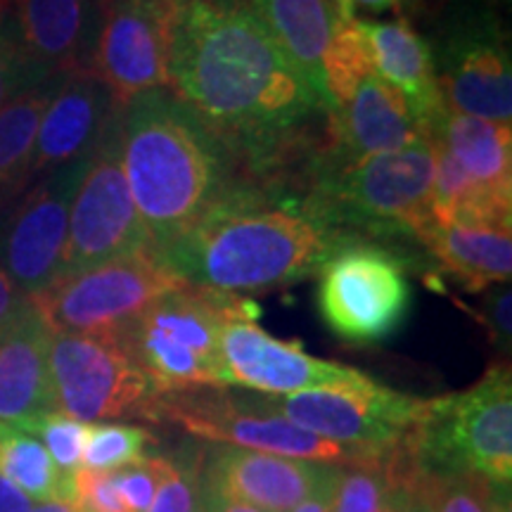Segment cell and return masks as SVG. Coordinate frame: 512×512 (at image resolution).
Returning a JSON list of instances; mask_svg holds the SVG:
<instances>
[{
    "label": "cell",
    "instance_id": "22",
    "mask_svg": "<svg viewBox=\"0 0 512 512\" xmlns=\"http://www.w3.org/2000/svg\"><path fill=\"white\" fill-rule=\"evenodd\" d=\"M53 330L31 309L0 339V420L17 422L57 411L50 380Z\"/></svg>",
    "mask_w": 512,
    "mask_h": 512
},
{
    "label": "cell",
    "instance_id": "34",
    "mask_svg": "<svg viewBox=\"0 0 512 512\" xmlns=\"http://www.w3.org/2000/svg\"><path fill=\"white\" fill-rule=\"evenodd\" d=\"M164 475V453L162 456H147L136 465L114 470V484H117L121 498H124L128 512H145L152 505L157 486Z\"/></svg>",
    "mask_w": 512,
    "mask_h": 512
},
{
    "label": "cell",
    "instance_id": "37",
    "mask_svg": "<svg viewBox=\"0 0 512 512\" xmlns=\"http://www.w3.org/2000/svg\"><path fill=\"white\" fill-rule=\"evenodd\" d=\"M31 309V299L0 268V339L15 328Z\"/></svg>",
    "mask_w": 512,
    "mask_h": 512
},
{
    "label": "cell",
    "instance_id": "38",
    "mask_svg": "<svg viewBox=\"0 0 512 512\" xmlns=\"http://www.w3.org/2000/svg\"><path fill=\"white\" fill-rule=\"evenodd\" d=\"M204 512H266L238 498H228L204 489Z\"/></svg>",
    "mask_w": 512,
    "mask_h": 512
},
{
    "label": "cell",
    "instance_id": "2",
    "mask_svg": "<svg viewBox=\"0 0 512 512\" xmlns=\"http://www.w3.org/2000/svg\"><path fill=\"white\" fill-rule=\"evenodd\" d=\"M349 240L306 190L245 178L157 256L183 283L259 294L316 275Z\"/></svg>",
    "mask_w": 512,
    "mask_h": 512
},
{
    "label": "cell",
    "instance_id": "27",
    "mask_svg": "<svg viewBox=\"0 0 512 512\" xmlns=\"http://www.w3.org/2000/svg\"><path fill=\"white\" fill-rule=\"evenodd\" d=\"M375 72L373 50L363 31V19L347 17L339 24L323 57L325 95H328V112L342 105L358 83Z\"/></svg>",
    "mask_w": 512,
    "mask_h": 512
},
{
    "label": "cell",
    "instance_id": "43",
    "mask_svg": "<svg viewBox=\"0 0 512 512\" xmlns=\"http://www.w3.org/2000/svg\"><path fill=\"white\" fill-rule=\"evenodd\" d=\"M347 8L354 12L356 8H366L370 12H387L389 8H396L399 0H342Z\"/></svg>",
    "mask_w": 512,
    "mask_h": 512
},
{
    "label": "cell",
    "instance_id": "35",
    "mask_svg": "<svg viewBox=\"0 0 512 512\" xmlns=\"http://www.w3.org/2000/svg\"><path fill=\"white\" fill-rule=\"evenodd\" d=\"M74 508L76 512H128L114 484V472H95L83 467L74 477Z\"/></svg>",
    "mask_w": 512,
    "mask_h": 512
},
{
    "label": "cell",
    "instance_id": "39",
    "mask_svg": "<svg viewBox=\"0 0 512 512\" xmlns=\"http://www.w3.org/2000/svg\"><path fill=\"white\" fill-rule=\"evenodd\" d=\"M31 501L8 479L0 477V512H29Z\"/></svg>",
    "mask_w": 512,
    "mask_h": 512
},
{
    "label": "cell",
    "instance_id": "19",
    "mask_svg": "<svg viewBox=\"0 0 512 512\" xmlns=\"http://www.w3.org/2000/svg\"><path fill=\"white\" fill-rule=\"evenodd\" d=\"M100 0H15L19 46L50 74L91 72Z\"/></svg>",
    "mask_w": 512,
    "mask_h": 512
},
{
    "label": "cell",
    "instance_id": "17",
    "mask_svg": "<svg viewBox=\"0 0 512 512\" xmlns=\"http://www.w3.org/2000/svg\"><path fill=\"white\" fill-rule=\"evenodd\" d=\"M328 133V145L316 157L323 166H344L432 138L408 110L406 100L375 72L328 112Z\"/></svg>",
    "mask_w": 512,
    "mask_h": 512
},
{
    "label": "cell",
    "instance_id": "32",
    "mask_svg": "<svg viewBox=\"0 0 512 512\" xmlns=\"http://www.w3.org/2000/svg\"><path fill=\"white\" fill-rule=\"evenodd\" d=\"M15 427L31 434V437L41 439V444L46 446L53 463L60 467V472H64V475H76L81 470L91 422H81L72 418V415L53 411L38 415V418L17 422Z\"/></svg>",
    "mask_w": 512,
    "mask_h": 512
},
{
    "label": "cell",
    "instance_id": "48",
    "mask_svg": "<svg viewBox=\"0 0 512 512\" xmlns=\"http://www.w3.org/2000/svg\"><path fill=\"white\" fill-rule=\"evenodd\" d=\"M399 3H401V0H399Z\"/></svg>",
    "mask_w": 512,
    "mask_h": 512
},
{
    "label": "cell",
    "instance_id": "31",
    "mask_svg": "<svg viewBox=\"0 0 512 512\" xmlns=\"http://www.w3.org/2000/svg\"><path fill=\"white\" fill-rule=\"evenodd\" d=\"M145 512H204L200 448L190 446L188 453L164 456L162 482Z\"/></svg>",
    "mask_w": 512,
    "mask_h": 512
},
{
    "label": "cell",
    "instance_id": "23",
    "mask_svg": "<svg viewBox=\"0 0 512 512\" xmlns=\"http://www.w3.org/2000/svg\"><path fill=\"white\" fill-rule=\"evenodd\" d=\"M363 31H366L370 50H373L375 74L406 100L413 117L432 136L446 107L437 76H434L427 38H422L406 19L363 22Z\"/></svg>",
    "mask_w": 512,
    "mask_h": 512
},
{
    "label": "cell",
    "instance_id": "45",
    "mask_svg": "<svg viewBox=\"0 0 512 512\" xmlns=\"http://www.w3.org/2000/svg\"><path fill=\"white\" fill-rule=\"evenodd\" d=\"M477 3H484V5H491V8H503V5H508L510 0H477Z\"/></svg>",
    "mask_w": 512,
    "mask_h": 512
},
{
    "label": "cell",
    "instance_id": "40",
    "mask_svg": "<svg viewBox=\"0 0 512 512\" xmlns=\"http://www.w3.org/2000/svg\"><path fill=\"white\" fill-rule=\"evenodd\" d=\"M396 486V498H399V512H430L425 501H422L418 491L411 484L394 482Z\"/></svg>",
    "mask_w": 512,
    "mask_h": 512
},
{
    "label": "cell",
    "instance_id": "42",
    "mask_svg": "<svg viewBox=\"0 0 512 512\" xmlns=\"http://www.w3.org/2000/svg\"><path fill=\"white\" fill-rule=\"evenodd\" d=\"M489 512H512L510 484H489Z\"/></svg>",
    "mask_w": 512,
    "mask_h": 512
},
{
    "label": "cell",
    "instance_id": "7",
    "mask_svg": "<svg viewBox=\"0 0 512 512\" xmlns=\"http://www.w3.org/2000/svg\"><path fill=\"white\" fill-rule=\"evenodd\" d=\"M427 46L448 112L510 126L512 55L496 8L477 0H451Z\"/></svg>",
    "mask_w": 512,
    "mask_h": 512
},
{
    "label": "cell",
    "instance_id": "11",
    "mask_svg": "<svg viewBox=\"0 0 512 512\" xmlns=\"http://www.w3.org/2000/svg\"><path fill=\"white\" fill-rule=\"evenodd\" d=\"M302 430L368 458H387L427 411V399L396 392L373 377L290 396H268Z\"/></svg>",
    "mask_w": 512,
    "mask_h": 512
},
{
    "label": "cell",
    "instance_id": "29",
    "mask_svg": "<svg viewBox=\"0 0 512 512\" xmlns=\"http://www.w3.org/2000/svg\"><path fill=\"white\" fill-rule=\"evenodd\" d=\"M150 444H155V437L145 427L126 425V422L91 425L81 467L95 472L121 470L150 456L147 451Z\"/></svg>",
    "mask_w": 512,
    "mask_h": 512
},
{
    "label": "cell",
    "instance_id": "5",
    "mask_svg": "<svg viewBox=\"0 0 512 512\" xmlns=\"http://www.w3.org/2000/svg\"><path fill=\"white\" fill-rule=\"evenodd\" d=\"M401 470L418 475L512 479V375L496 363L463 392L427 399V411L399 446Z\"/></svg>",
    "mask_w": 512,
    "mask_h": 512
},
{
    "label": "cell",
    "instance_id": "8",
    "mask_svg": "<svg viewBox=\"0 0 512 512\" xmlns=\"http://www.w3.org/2000/svg\"><path fill=\"white\" fill-rule=\"evenodd\" d=\"M162 422H176L192 437L271 456L356 463L370 460L354 448L302 430L273 406L268 396L235 394L228 387H190L166 392Z\"/></svg>",
    "mask_w": 512,
    "mask_h": 512
},
{
    "label": "cell",
    "instance_id": "25",
    "mask_svg": "<svg viewBox=\"0 0 512 512\" xmlns=\"http://www.w3.org/2000/svg\"><path fill=\"white\" fill-rule=\"evenodd\" d=\"M0 477L29 501L74 505V477L53 463L46 446L12 422L0 420Z\"/></svg>",
    "mask_w": 512,
    "mask_h": 512
},
{
    "label": "cell",
    "instance_id": "20",
    "mask_svg": "<svg viewBox=\"0 0 512 512\" xmlns=\"http://www.w3.org/2000/svg\"><path fill=\"white\" fill-rule=\"evenodd\" d=\"M415 242L432 256L437 271L465 292L479 294L510 280L512 226L432 219Z\"/></svg>",
    "mask_w": 512,
    "mask_h": 512
},
{
    "label": "cell",
    "instance_id": "33",
    "mask_svg": "<svg viewBox=\"0 0 512 512\" xmlns=\"http://www.w3.org/2000/svg\"><path fill=\"white\" fill-rule=\"evenodd\" d=\"M50 74L41 64H36L19 46L10 19H0V110L19 93L38 86Z\"/></svg>",
    "mask_w": 512,
    "mask_h": 512
},
{
    "label": "cell",
    "instance_id": "44",
    "mask_svg": "<svg viewBox=\"0 0 512 512\" xmlns=\"http://www.w3.org/2000/svg\"><path fill=\"white\" fill-rule=\"evenodd\" d=\"M29 512H76V508L67 503H41L38 508H31Z\"/></svg>",
    "mask_w": 512,
    "mask_h": 512
},
{
    "label": "cell",
    "instance_id": "46",
    "mask_svg": "<svg viewBox=\"0 0 512 512\" xmlns=\"http://www.w3.org/2000/svg\"><path fill=\"white\" fill-rule=\"evenodd\" d=\"M162 3H169V5H174V8L183 10L185 5H190V3H192V0H162Z\"/></svg>",
    "mask_w": 512,
    "mask_h": 512
},
{
    "label": "cell",
    "instance_id": "30",
    "mask_svg": "<svg viewBox=\"0 0 512 512\" xmlns=\"http://www.w3.org/2000/svg\"><path fill=\"white\" fill-rule=\"evenodd\" d=\"M396 482L411 484L430 512H489V484L477 475H418L396 472Z\"/></svg>",
    "mask_w": 512,
    "mask_h": 512
},
{
    "label": "cell",
    "instance_id": "21",
    "mask_svg": "<svg viewBox=\"0 0 512 512\" xmlns=\"http://www.w3.org/2000/svg\"><path fill=\"white\" fill-rule=\"evenodd\" d=\"M230 3L245 8L264 24L287 60L318 93L328 112L323 57L339 24L347 17H356L354 12L342 0H230Z\"/></svg>",
    "mask_w": 512,
    "mask_h": 512
},
{
    "label": "cell",
    "instance_id": "47",
    "mask_svg": "<svg viewBox=\"0 0 512 512\" xmlns=\"http://www.w3.org/2000/svg\"><path fill=\"white\" fill-rule=\"evenodd\" d=\"M387 512H399V498H396V486L392 491V503H389V510Z\"/></svg>",
    "mask_w": 512,
    "mask_h": 512
},
{
    "label": "cell",
    "instance_id": "26",
    "mask_svg": "<svg viewBox=\"0 0 512 512\" xmlns=\"http://www.w3.org/2000/svg\"><path fill=\"white\" fill-rule=\"evenodd\" d=\"M64 76L67 74L50 76L0 110V192L17 188L29 178L38 126Z\"/></svg>",
    "mask_w": 512,
    "mask_h": 512
},
{
    "label": "cell",
    "instance_id": "3",
    "mask_svg": "<svg viewBox=\"0 0 512 512\" xmlns=\"http://www.w3.org/2000/svg\"><path fill=\"white\" fill-rule=\"evenodd\" d=\"M121 164L157 254L247 178L219 133L169 88L121 107Z\"/></svg>",
    "mask_w": 512,
    "mask_h": 512
},
{
    "label": "cell",
    "instance_id": "12",
    "mask_svg": "<svg viewBox=\"0 0 512 512\" xmlns=\"http://www.w3.org/2000/svg\"><path fill=\"white\" fill-rule=\"evenodd\" d=\"M150 249L121 164V107L88 159L69 209L62 275ZM60 275V278H62ZM57 278V280H60Z\"/></svg>",
    "mask_w": 512,
    "mask_h": 512
},
{
    "label": "cell",
    "instance_id": "4",
    "mask_svg": "<svg viewBox=\"0 0 512 512\" xmlns=\"http://www.w3.org/2000/svg\"><path fill=\"white\" fill-rule=\"evenodd\" d=\"M434 140L368 155L344 166L313 159L306 192L337 228L361 240L415 242L432 223Z\"/></svg>",
    "mask_w": 512,
    "mask_h": 512
},
{
    "label": "cell",
    "instance_id": "24",
    "mask_svg": "<svg viewBox=\"0 0 512 512\" xmlns=\"http://www.w3.org/2000/svg\"><path fill=\"white\" fill-rule=\"evenodd\" d=\"M432 136L479 188L512 200V128L470 114L444 112Z\"/></svg>",
    "mask_w": 512,
    "mask_h": 512
},
{
    "label": "cell",
    "instance_id": "15",
    "mask_svg": "<svg viewBox=\"0 0 512 512\" xmlns=\"http://www.w3.org/2000/svg\"><path fill=\"white\" fill-rule=\"evenodd\" d=\"M221 363L226 387L261 396H290L368 377L358 368L306 354L302 342L275 339L247 318L230 320L223 328Z\"/></svg>",
    "mask_w": 512,
    "mask_h": 512
},
{
    "label": "cell",
    "instance_id": "16",
    "mask_svg": "<svg viewBox=\"0 0 512 512\" xmlns=\"http://www.w3.org/2000/svg\"><path fill=\"white\" fill-rule=\"evenodd\" d=\"M204 489L266 512H290L328 486L339 463L271 456L226 444L200 448Z\"/></svg>",
    "mask_w": 512,
    "mask_h": 512
},
{
    "label": "cell",
    "instance_id": "36",
    "mask_svg": "<svg viewBox=\"0 0 512 512\" xmlns=\"http://www.w3.org/2000/svg\"><path fill=\"white\" fill-rule=\"evenodd\" d=\"M482 309H479V320L489 332L491 342L498 349L508 354L512 342V323H510V306H512V292L508 285H494L484 290Z\"/></svg>",
    "mask_w": 512,
    "mask_h": 512
},
{
    "label": "cell",
    "instance_id": "1",
    "mask_svg": "<svg viewBox=\"0 0 512 512\" xmlns=\"http://www.w3.org/2000/svg\"><path fill=\"white\" fill-rule=\"evenodd\" d=\"M169 91L219 133L249 181L287 162L328 114L264 24L230 0H192L181 10Z\"/></svg>",
    "mask_w": 512,
    "mask_h": 512
},
{
    "label": "cell",
    "instance_id": "13",
    "mask_svg": "<svg viewBox=\"0 0 512 512\" xmlns=\"http://www.w3.org/2000/svg\"><path fill=\"white\" fill-rule=\"evenodd\" d=\"M181 10L162 0H100L91 74L124 107L155 88H169V57Z\"/></svg>",
    "mask_w": 512,
    "mask_h": 512
},
{
    "label": "cell",
    "instance_id": "10",
    "mask_svg": "<svg viewBox=\"0 0 512 512\" xmlns=\"http://www.w3.org/2000/svg\"><path fill=\"white\" fill-rule=\"evenodd\" d=\"M55 408L81 422H162L164 392L110 337L53 332Z\"/></svg>",
    "mask_w": 512,
    "mask_h": 512
},
{
    "label": "cell",
    "instance_id": "14",
    "mask_svg": "<svg viewBox=\"0 0 512 512\" xmlns=\"http://www.w3.org/2000/svg\"><path fill=\"white\" fill-rule=\"evenodd\" d=\"M91 155L48 171L0 219V268L29 299L62 275L69 209Z\"/></svg>",
    "mask_w": 512,
    "mask_h": 512
},
{
    "label": "cell",
    "instance_id": "6",
    "mask_svg": "<svg viewBox=\"0 0 512 512\" xmlns=\"http://www.w3.org/2000/svg\"><path fill=\"white\" fill-rule=\"evenodd\" d=\"M316 309L339 342L375 347L406 323L413 290L399 249L373 240H349L318 268Z\"/></svg>",
    "mask_w": 512,
    "mask_h": 512
},
{
    "label": "cell",
    "instance_id": "18",
    "mask_svg": "<svg viewBox=\"0 0 512 512\" xmlns=\"http://www.w3.org/2000/svg\"><path fill=\"white\" fill-rule=\"evenodd\" d=\"M119 107L95 74L64 76L38 126L29 178L91 155Z\"/></svg>",
    "mask_w": 512,
    "mask_h": 512
},
{
    "label": "cell",
    "instance_id": "28",
    "mask_svg": "<svg viewBox=\"0 0 512 512\" xmlns=\"http://www.w3.org/2000/svg\"><path fill=\"white\" fill-rule=\"evenodd\" d=\"M389 458L392 456L339 465L332 484V512H387L394 491Z\"/></svg>",
    "mask_w": 512,
    "mask_h": 512
},
{
    "label": "cell",
    "instance_id": "9",
    "mask_svg": "<svg viewBox=\"0 0 512 512\" xmlns=\"http://www.w3.org/2000/svg\"><path fill=\"white\" fill-rule=\"evenodd\" d=\"M185 285L155 249L62 275L31 302L53 332L110 337L166 292Z\"/></svg>",
    "mask_w": 512,
    "mask_h": 512
},
{
    "label": "cell",
    "instance_id": "41",
    "mask_svg": "<svg viewBox=\"0 0 512 512\" xmlns=\"http://www.w3.org/2000/svg\"><path fill=\"white\" fill-rule=\"evenodd\" d=\"M332 484H335V479L328 486H323V489L316 491L311 498H306L304 503H299L297 508L290 510V512H332V505H330V498H332Z\"/></svg>",
    "mask_w": 512,
    "mask_h": 512
}]
</instances>
